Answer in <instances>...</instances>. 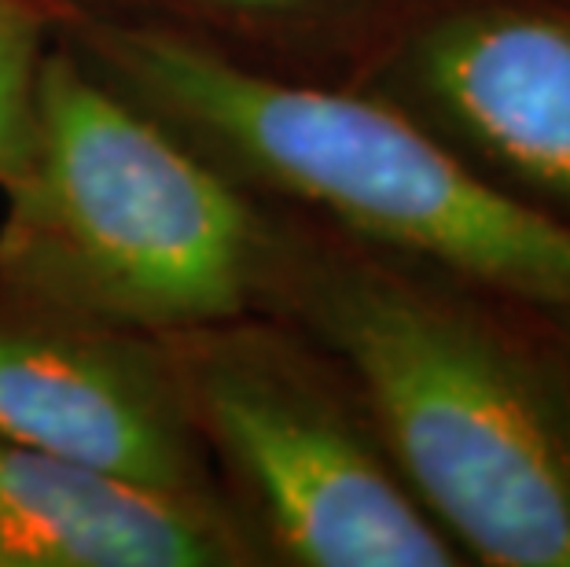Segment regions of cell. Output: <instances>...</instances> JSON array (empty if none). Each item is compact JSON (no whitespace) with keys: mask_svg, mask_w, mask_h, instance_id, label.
<instances>
[{"mask_svg":"<svg viewBox=\"0 0 570 567\" xmlns=\"http://www.w3.org/2000/svg\"><path fill=\"white\" fill-rule=\"evenodd\" d=\"M306 313L460 553L570 567V372L544 313L475 306L372 262H321Z\"/></svg>","mask_w":570,"mask_h":567,"instance_id":"cell-1","label":"cell"},{"mask_svg":"<svg viewBox=\"0 0 570 567\" xmlns=\"http://www.w3.org/2000/svg\"><path fill=\"white\" fill-rule=\"evenodd\" d=\"M107 56L180 123L375 247L482 295L570 317V225L487 177L391 100L254 75L174 33H111Z\"/></svg>","mask_w":570,"mask_h":567,"instance_id":"cell-2","label":"cell"},{"mask_svg":"<svg viewBox=\"0 0 570 567\" xmlns=\"http://www.w3.org/2000/svg\"><path fill=\"white\" fill-rule=\"evenodd\" d=\"M8 188L0 270L52 303L203 324L244 306L258 273L247 203L70 59L41 63L33 155Z\"/></svg>","mask_w":570,"mask_h":567,"instance_id":"cell-3","label":"cell"},{"mask_svg":"<svg viewBox=\"0 0 570 567\" xmlns=\"http://www.w3.org/2000/svg\"><path fill=\"white\" fill-rule=\"evenodd\" d=\"M214 436L258 493L273 538L309 567H453L460 546L423 509L383 439L295 372L217 365Z\"/></svg>","mask_w":570,"mask_h":567,"instance_id":"cell-4","label":"cell"},{"mask_svg":"<svg viewBox=\"0 0 570 567\" xmlns=\"http://www.w3.org/2000/svg\"><path fill=\"white\" fill-rule=\"evenodd\" d=\"M402 111L570 225V0H464L397 45Z\"/></svg>","mask_w":570,"mask_h":567,"instance_id":"cell-5","label":"cell"},{"mask_svg":"<svg viewBox=\"0 0 570 567\" xmlns=\"http://www.w3.org/2000/svg\"><path fill=\"white\" fill-rule=\"evenodd\" d=\"M0 439L185 493L188 442L148 372L56 332L0 329Z\"/></svg>","mask_w":570,"mask_h":567,"instance_id":"cell-6","label":"cell"},{"mask_svg":"<svg viewBox=\"0 0 570 567\" xmlns=\"http://www.w3.org/2000/svg\"><path fill=\"white\" fill-rule=\"evenodd\" d=\"M228 546L185 493L0 439V567H199Z\"/></svg>","mask_w":570,"mask_h":567,"instance_id":"cell-7","label":"cell"},{"mask_svg":"<svg viewBox=\"0 0 570 567\" xmlns=\"http://www.w3.org/2000/svg\"><path fill=\"white\" fill-rule=\"evenodd\" d=\"M38 22L19 0H0V180L27 170L38 137Z\"/></svg>","mask_w":570,"mask_h":567,"instance_id":"cell-8","label":"cell"},{"mask_svg":"<svg viewBox=\"0 0 570 567\" xmlns=\"http://www.w3.org/2000/svg\"><path fill=\"white\" fill-rule=\"evenodd\" d=\"M228 4H244V8H306V4H321V0H228Z\"/></svg>","mask_w":570,"mask_h":567,"instance_id":"cell-9","label":"cell"},{"mask_svg":"<svg viewBox=\"0 0 570 567\" xmlns=\"http://www.w3.org/2000/svg\"><path fill=\"white\" fill-rule=\"evenodd\" d=\"M552 329H556V340L563 346V358H567V372H570V317H549Z\"/></svg>","mask_w":570,"mask_h":567,"instance_id":"cell-10","label":"cell"}]
</instances>
